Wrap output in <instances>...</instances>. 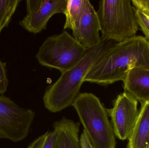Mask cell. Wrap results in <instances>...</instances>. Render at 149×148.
Segmentation results:
<instances>
[{
    "label": "cell",
    "mask_w": 149,
    "mask_h": 148,
    "mask_svg": "<svg viewBox=\"0 0 149 148\" xmlns=\"http://www.w3.org/2000/svg\"><path fill=\"white\" fill-rule=\"evenodd\" d=\"M94 148H116V136L107 109L92 93H80L72 104Z\"/></svg>",
    "instance_id": "3"
},
{
    "label": "cell",
    "mask_w": 149,
    "mask_h": 148,
    "mask_svg": "<svg viewBox=\"0 0 149 148\" xmlns=\"http://www.w3.org/2000/svg\"><path fill=\"white\" fill-rule=\"evenodd\" d=\"M67 0H28L27 15L19 24L30 33L36 34L45 30L49 20L58 13L64 14Z\"/></svg>",
    "instance_id": "8"
},
{
    "label": "cell",
    "mask_w": 149,
    "mask_h": 148,
    "mask_svg": "<svg viewBox=\"0 0 149 148\" xmlns=\"http://www.w3.org/2000/svg\"><path fill=\"white\" fill-rule=\"evenodd\" d=\"M80 123L63 117L53 123L55 140L53 148H81L79 132Z\"/></svg>",
    "instance_id": "11"
},
{
    "label": "cell",
    "mask_w": 149,
    "mask_h": 148,
    "mask_svg": "<svg viewBox=\"0 0 149 148\" xmlns=\"http://www.w3.org/2000/svg\"><path fill=\"white\" fill-rule=\"evenodd\" d=\"M6 65V63L0 61V94L1 95H3L7 91L9 83Z\"/></svg>",
    "instance_id": "17"
},
{
    "label": "cell",
    "mask_w": 149,
    "mask_h": 148,
    "mask_svg": "<svg viewBox=\"0 0 149 148\" xmlns=\"http://www.w3.org/2000/svg\"><path fill=\"white\" fill-rule=\"evenodd\" d=\"M123 82L125 92L141 104L149 101V68L137 67L130 70Z\"/></svg>",
    "instance_id": "10"
},
{
    "label": "cell",
    "mask_w": 149,
    "mask_h": 148,
    "mask_svg": "<svg viewBox=\"0 0 149 148\" xmlns=\"http://www.w3.org/2000/svg\"><path fill=\"white\" fill-rule=\"evenodd\" d=\"M81 148H94L86 133L83 130L79 137Z\"/></svg>",
    "instance_id": "19"
},
{
    "label": "cell",
    "mask_w": 149,
    "mask_h": 148,
    "mask_svg": "<svg viewBox=\"0 0 149 148\" xmlns=\"http://www.w3.org/2000/svg\"><path fill=\"white\" fill-rule=\"evenodd\" d=\"M137 67L149 68V42L142 36L115 43L92 67L84 82L107 86L123 81L127 72Z\"/></svg>",
    "instance_id": "1"
},
{
    "label": "cell",
    "mask_w": 149,
    "mask_h": 148,
    "mask_svg": "<svg viewBox=\"0 0 149 148\" xmlns=\"http://www.w3.org/2000/svg\"><path fill=\"white\" fill-rule=\"evenodd\" d=\"M55 136L53 130L46 132L31 142L28 148H53Z\"/></svg>",
    "instance_id": "15"
},
{
    "label": "cell",
    "mask_w": 149,
    "mask_h": 148,
    "mask_svg": "<svg viewBox=\"0 0 149 148\" xmlns=\"http://www.w3.org/2000/svg\"><path fill=\"white\" fill-rule=\"evenodd\" d=\"M85 0H67L65 9V22L64 28H74L76 21L80 15L85 3Z\"/></svg>",
    "instance_id": "13"
},
{
    "label": "cell",
    "mask_w": 149,
    "mask_h": 148,
    "mask_svg": "<svg viewBox=\"0 0 149 148\" xmlns=\"http://www.w3.org/2000/svg\"><path fill=\"white\" fill-rule=\"evenodd\" d=\"M88 49L78 42L67 31L47 37L36 54L44 67L56 69L61 74L76 65Z\"/></svg>",
    "instance_id": "5"
},
{
    "label": "cell",
    "mask_w": 149,
    "mask_h": 148,
    "mask_svg": "<svg viewBox=\"0 0 149 148\" xmlns=\"http://www.w3.org/2000/svg\"><path fill=\"white\" fill-rule=\"evenodd\" d=\"M132 3L136 10L142 12L149 18V0H132Z\"/></svg>",
    "instance_id": "18"
},
{
    "label": "cell",
    "mask_w": 149,
    "mask_h": 148,
    "mask_svg": "<svg viewBox=\"0 0 149 148\" xmlns=\"http://www.w3.org/2000/svg\"><path fill=\"white\" fill-rule=\"evenodd\" d=\"M97 13L101 40L119 43L136 36L139 25L131 0H102Z\"/></svg>",
    "instance_id": "4"
},
{
    "label": "cell",
    "mask_w": 149,
    "mask_h": 148,
    "mask_svg": "<svg viewBox=\"0 0 149 148\" xmlns=\"http://www.w3.org/2000/svg\"><path fill=\"white\" fill-rule=\"evenodd\" d=\"M147 148H149V147H148Z\"/></svg>",
    "instance_id": "21"
},
{
    "label": "cell",
    "mask_w": 149,
    "mask_h": 148,
    "mask_svg": "<svg viewBox=\"0 0 149 148\" xmlns=\"http://www.w3.org/2000/svg\"><path fill=\"white\" fill-rule=\"evenodd\" d=\"M20 0H0V34L8 27L15 14Z\"/></svg>",
    "instance_id": "14"
},
{
    "label": "cell",
    "mask_w": 149,
    "mask_h": 148,
    "mask_svg": "<svg viewBox=\"0 0 149 148\" xmlns=\"http://www.w3.org/2000/svg\"><path fill=\"white\" fill-rule=\"evenodd\" d=\"M72 30L75 40L86 48L95 47L101 41L97 11L88 0H85L82 12Z\"/></svg>",
    "instance_id": "9"
},
{
    "label": "cell",
    "mask_w": 149,
    "mask_h": 148,
    "mask_svg": "<svg viewBox=\"0 0 149 148\" xmlns=\"http://www.w3.org/2000/svg\"><path fill=\"white\" fill-rule=\"evenodd\" d=\"M138 102L124 91L117 96L112 108L107 109L116 136L122 140L129 139L139 117Z\"/></svg>",
    "instance_id": "7"
},
{
    "label": "cell",
    "mask_w": 149,
    "mask_h": 148,
    "mask_svg": "<svg viewBox=\"0 0 149 148\" xmlns=\"http://www.w3.org/2000/svg\"><path fill=\"white\" fill-rule=\"evenodd\" d=\"M136 17L138 25L145 35L149 39V18L142 12L135 9Z\"/></svg>",
    "instance_id": "16"
},
{
    "label": "cell",
    "mask_w": 149,
    "mask_h": 148,
    "mask_svg": "<svg viewBox=\"0 0 149 148\" xmlns=\"http://www.w3.org/2000/svg\"><path fill=\"white\" fill-rule=\"evenodd\" d=\"M128 140V148L149 147V101L141 104L138 120Z\"/></svg>",
    "instance_id": "12"
},
{
    "label": "cell",
    "mask_w": 149,
    "mask_h": 148,
    "mask_svg": "<svg viewBox=\"0 0 149 148\" xmlns=\"http://www.w3.org/2000/svg\"><path fill=\"white\" fill-rule=\"evenodd\" d=\"M114 43L113 41L101 40L98 45L88 49L76 65L62 73L48 88L43 96L45 107L50 112L56 113L72 106L91 68Z\"/></svg>",
    "instance_id": "2"
},
{
    "label": "cell",
    "mask_w": 149,
    "mask_h": 148,
    "mask_svg": "<svg viewBox=\"0 0 149 148\" xmlns=\"http://www.w3.org/2000/svg\"><path fill=\"white\" fill-rule=\"evenodd\" d=\"M148 41L149 43V39H148Z\"/></svg>",
    "instance_id": "20"
},
{
    "label": "cell",
    "mask_w": 149,
    "mask_h": 148,
    "mask_svg": "<svg viewBox=\"0 0 149 148\" xmlns=\"http://www.w3.org/2000/svg\"><path fill=\"white\" fill-rule=\"evenodd\" d=\"M33 110L19 107L10 98L0 96V139L18 142L29 135L35 117Z\"/></svg>",
    "instance_id": "6"
}]
</instances>
